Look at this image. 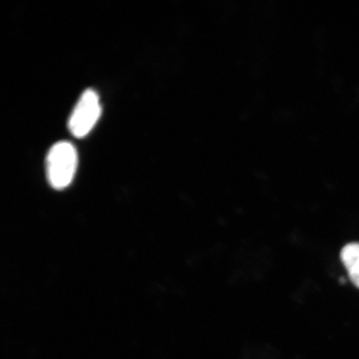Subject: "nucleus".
Returning a JSON list of instances; mask_svg holds the SVG:
<instances>
[{
  "label": "nucleus",
  "mask_w": 359,
  "mask_h": 359,
  "mask_svg": "<svg viewBox=\"0 0 359 359\" xmlns=\"http://www.w3.org/2000/svg\"><path fill=\"white\" fill-rule=\"evenodd\" d=\"M101 112L97 93L93 89L86 90L70 116L69 129L72 135L78 138L86 137L100 119Z\"/></svg>",
  "instance_id": "obj_2"
},
{
  "label": "nucleus",
  "mask_w": 359,
  "mask_h": 359,
  "mask_svg": "<svg viewBox=\"0 0 359 359\" xmlns=\"http://www.w3.org/2000/svg\"><path fill=\"white\" fill-rule=\"evenodd\" d=\"M350 280L359 288V243H350L344 247L340 253Z\"/></svg>",
  "instance_id": "obj_3"
},
{
  "label": "nucleus",
  "mask_w": 359,
  "mask_h": 359,
  "mask_svg": "<svg viewBox=\"0 0 359 359\" xmlns=\"http://www.w3.org/2000/svg\"><path fill=\"white\" fill-rule=\"evenodd\" d=\"M78 168V152L72 143L58 142L49 150L46 170L49 184L56 190H62L73 182Z\"/></svg>",
  "instance_id": "obj_1"
}]
</instances>
